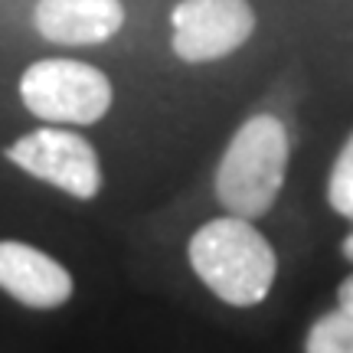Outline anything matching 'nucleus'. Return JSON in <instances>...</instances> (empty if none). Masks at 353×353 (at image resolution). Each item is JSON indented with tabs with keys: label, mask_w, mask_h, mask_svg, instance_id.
<instances>
[{
	"label": "nucleus",
	"mask_w": 353,
	"mask_h": 353,
	"mask_svg": "<svg viewBox=\"0 0 353 353\" xmlns=\"http://www.w3.org/2000/svg\"><path fill=\"white\" fill-rule=\"evenodd\" d=\"M190 265L203 285L232 307H255L275 285L278 259L252 219L219 216L190 239Z\"/></svg>",
	"instance_id": "nucleus-1"
},
{
	"label": "nucleus",
	"mask_w": 353,
	"mask_h": 353,
	"mask_svg": "<svg viewBox=\"0 0 353 353\" xmlns=\"http://www.w3.org/2000/svg\"><path fill=\"white\" fill-rule=\"evenodd\" d=\"M291 141L275 114H255L232 134L216 167V196L226 213L259 219L272 210L288 170Z\"/></svg>",
	"instance_id": "nucleus-2"
},
{
	"label": "nucleus",
	"mask_w": 353,
	"mask_h": 353,
	"mask_svg": "<svg viewBox=\"0 0 353 353\" xmlns=\"http://www.w3.org/2000/svg\"><path fill=\"white\" fill-rule=\"evenodd\" d=\"M20 99L52 125H95L112 108V82L79 59H39L20 79Z\"/></svg>",
	"instance_id": "nucleus-3"
},
{
	"label": "nucleus",
	"mask_w": 353,
	"mask_h": 353,
	"mask_svg": "<svg viewBox=\"0 0 353 353\" xmlns=\"http://www.w3.org/2000/svg\"><path fill=\"white\" fill-rule=\"evenodd\" d=\"M7 157L26 174L65 190L76 200H92L101 187L99 154L82 134L65 128H37L7 148Z\"/></svg>",
	"instance_id": "nucleus-4"
},
{
	"label": "nucleus",
	"mask_w": 353,
	"mask_h": 353,
	"mask_svg": "<svg viewBox=\"0 0 353 353\" xmlns=\"http://www.w3.org/2000/svg\"><path fill=\"white\" fill-rule=\"evenodd\" d=\"M170 26L174 52L183 63H213L252 37L255 10L249 0H180Z\"/></svg>",
	"instance_id": "nucleus-5"
},
{
	"label": "nucleus",
	"mask_w": 353,
	"mask_h": 353,
	"mask_svg": "<svg viewBox=\"0 0 353 353\" xmlns=\"http://www.w3.org/2000/svg\"><path fill=\"white\" fill-rule=\"evenodd\" d=\"M0 288L26 307H59L72 298V275L26 242H0Z\"/></svg>",
	"instance_id": "nucleus-6"
},
{
	"label": "nucleus",
	"mask_w": 353,
	"mask_h": 353,
	"mask_svg": "<svg viewBox=\"0 0 353 353\" xmlns=\"http://www.w3.org/2000/svg\"><path fill=\"white\" fill-rule=\"evenodd\" d=\"M33 23L50 43L92 46L125 26V7L121 0H39Z\"/></svg>",
	"instance_id": "nucleus-7"
},
{
	"label": "nucleus",
	"mask_w": 353,
	"mask_h": 353,
	"mask_svg": "<svg viewBox=\"0 0 353 353\" xmlns=\"http://www.w3.org/2000/svg\"><path fill=\"white\" fill-rule=\"evenodd\" d=\"M304 353H353V314L334 307L307 330Z\"/></svg>",
	"instance_id": "nucleus-8"
},
{
	"label": "nucleus",
	"mask_w": 353,
	"mask_h": 353,
	"mask_svg": "<svg viewBox=\"0 0 353 353\" xmlns=\"http://www.w3.org/2000/svg\"><path fill=\"white\" fill-rule=\"evenodd\" d=\"M327 200L341 216L353 219V134L341 148L327 180Z\"/></svg>",
	"instance_id": "nucleus-9"
},
{
	"label": "nucleus",
	"mask_w": 353,
	"mask_h": 353,
	"mask_svg": "<svg viewBox=\"0 0 353 353\" xmlns=\"http://www.w3.org/2000/svg\"><path fill=\"white\" fill-rule=\"evenodd\" d=\"M337 307H343V311H350L353 314V275L337 288Z\"/></svg>",
	"instance_id": "nucleus-10"
},
{
	"label": "nucleus",
	"mask_w": 353,
	"mask_h": 353,
	"mask_svg": "<svg viewBox=\"0 0 353 353\" xmlns=\"http://www.w3.org/2000/svg\"><path fill=\"white\" fill-rule=\"evenodd\" d=\"M341 249H343V259H347V262H353V232L347 236V239H343Z\"/></svg>",
	"instance_id": "nucleus-11"
}]
</instances>
